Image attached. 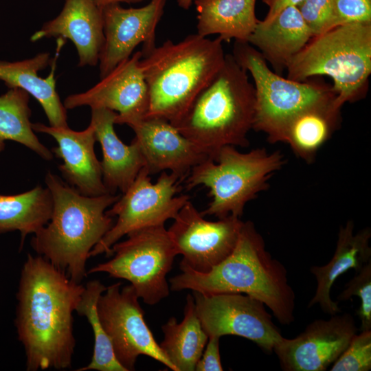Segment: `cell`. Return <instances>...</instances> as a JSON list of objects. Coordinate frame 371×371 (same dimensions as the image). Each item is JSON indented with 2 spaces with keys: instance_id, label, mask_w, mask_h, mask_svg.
Masks as SVG:
<instances>
[{
  "instance_id": "cell-1",
  "label": "cell",
  "mask_w": 371,
  "mask_h": 371,
  "mask_svg": "<svg viewBox=\"0 0 371 371\" xmlns=\"http://www.w3.org/2000/svg\"><path fill=\"white\" fill-rule=\"evenodd\" d=\"M84 289L43 256L27 254L14 320L27 371L71 368L76 347L73 313Z\"/></svg>"
},
{
  "instance_id": "cell-2",
  "label": "cell",
  "mask_w": 371,
  "mask_h": 371,
  "mask_svg": "<svg viewBox=\"0 0 371 371\" xmlns=\"http://www.w3.org/2000/svg\"><path fill=\"white\" fill-rule=\"evenodd\" d=\"M179 267L181 273L170 280L171 291L243 293L265 304L280 324L289 325L295 319V295L286 269L266 250L251 221L243 222L232 252L208 272H197L183 264Z\"/></svg>"
},
{
  "instance_id": "cell-3",
  "label": "cell",
  "mask_w": 371,
  "mask_h": 371,
  "mask_svg": "<svg viewBox=\"0 0 371 371\" xmlns=\"http://www.w3.org/2000/svg\"><path fill=\"white\" fill-rule=\"evenodd\" d=\"M45 182L53 201L52 214L48 223L34 234L31 246L71 280L80 283L87 276L90 251L114 224L106 210L120 195H83L49 171Z\"/></svg>"
},
{
  "instance_id": "cell-4",
  "label": "cell",
  "mask_w": 371,
  "mask_h": 371,
  "mask_svg": "<svg viewBox=\"0 0 371 371\" xmlns=\"http://www.w3.org/2000/svg\"><path fill=\"white\" fill-rule=\"evenodd\" d=\"M222 43L220 37L194 34L177 43L168 40L142 56L139 65L148 92L146 116L175 126L224 64Z\"/></svg>"
},
{
  "instance_id": "cell-5",
  "label": "cell",
  "mask_w": 371,
  "mask_h": 371,
  "mask_svg": "<svg viewBox=\"0 0 371 371\" xmlns=\"http://www.w3.org/2000/svg\"><path fill=\"white\" fill-rule=\"evenodd\" d=\"M255 109V88L247 71L226 54L221 69L175 126L211 157L225 146L249 145Z\"/></svg>"
},
{
  "instance_id": "cell-6",
  "label": "cell",
  "mask_w": 371,
  "mask_h": 371,
  "mask_svg": "<svg viewBox=\"0 0 371 371\" xmlns=\"http://www.w3.org/2000/svg\"><path fill=\"white\" fill-rule=\"evenodd\" d=\"M286 69L287 78L297 82L330 76L339 109L361 98L371 74V23L344 24L313 36Z\"/></svg>"
},
{
  "instance_id": "cell-7",
  "label": "cell",
  "mask_w": 371,
  "mask_h": 371,
  "mask_svg": "<svg viewBox=\"0 0 371 371\" xmlns=\"http://www.w3.org/2000/svg\"><path fill=\"white\" fill-rule=\"evenodd\" d=\"M284 164L279 151L256 148L247 153L225 146L195 166L185 179L189 191L198 186L209 188L212 200L201 212L203 216L240 218L245 205L269 187L268 181Z\"/></svg>"
},
{
  "instance_id": "cell-8",
  "label": "cell",
  "mask_w": 371,
  "mask_h": 371,
  "mask_svg": "<svg viewBox=\"0 0 371 371\" xmlns=\"http://www.w3.org/2000/svg\"><path fill=\"white\" fill-rule=\"evenodd\" d=\"M232 55L254 81L253 129L265 133L271 143L282 142L288 124L297 114L336 98L332 87L297 82L273 72L260 52L247 42L235 41Z\"/></svg>"
},
{
  "instance_id": "cell-9",
  "label": "cell",
  "mask_w": 371,
  "mask_h": 371,
  "mask_svg": "<svg viewBox=\"0 0 371 371\" xmlns=\"http://www.w3.org/2000/svg\"><path fill=\"white\" fill-rule=\"evenodd\" d=\"M111 247L113 258L87 271L128 281L139 298L154 305L170 294L166 276L179 255L164 225L135 230Z\"/></svg>"
},
{
  "instance_id": "cell-10",
  "label": "cell",
  "mask_w": 371,
  "mask_h": 371,
  "mask_svg": "<svg viewBox=\"0 0 371 371\" xmlns=\"http://www.w3.org/2000/svg\"><path fill=\"white\" fill-rule=\"evenodd\" d=\"M182 181L177 175L163 171L152 183L147 168H142L126 191L106 211L109 216H117V221L91 249L89 257L102 254L110 257L112 246L124 236L174 219L190 200L188 194L176 195Z\"/></svg>"
},
{
  "instance_id": "cell-11",
  "label": "cell",
  "mask_w": 371,
  "mask_h": 371,
  "mask_svg": "<svg viewBox=\"0 0 371 371\" xmlns=\"http://www.w3.org/2000/svg\"><path fill=\"white\" fill-rule=\"evenodd\" d=\"M121 286L122 282H117L107 286L97 304L100 322L117 360L126 371H132L138 357L143 355L177 371L146 324L135 289L131 284Z\"/></svg>"
},
{
  "instance_id": "cell-12",
  "label": "cell",
  "mask_w": 371,
  "mask_h": 371,
  "mask_svg": "<svg viewBox=\"0 0 371 371\" xmlns=\"http://www.w3.org/2000/svg\"><path fill=\"white\" fill-rule=\"evenodd\" d=\"M193 297L196 314L208 337H242L268 353L283 337L265 304L246 294L193 291Z\"/></svg>"
},
{
  "instance_id": "cell-13",
  "label": "cell",
  "mask_w": 371,
  "mask_h": 371,
  "mask_svg": "<svg viewBox=\"0 0 371 371\" xmlns=\"http://www.w3.org/2000/svg\"><path fill=\"white\" fill-rule=\"evenodd\" d=\"M243 224L240 218L232 215L216 221H207L189 200L168 232L178 254L183 256L180 264L206 273L232 252Z\"/></svg>"
},
{
  "instance_id": "cell-14",
  "label": "cell",
  "mask_w": 371,
  "mask_h": 371,
  "mask_svg": "<svg viewBox=\"0 0 371 371\" xmlns=\"http://www.w3.org/2000/svg\"><path fill=\"white\" fill-rule=\"evenodd\" d=\"M357 333L351 314L315 319L294 338L284 337L274 346L284 371H325L341 355Z\"/></svg>"
},
{
  "instance_id": "cell-15",
  "label": "cell",
  "mask_w": 371,
  "mask_h": 371,
  "mask_svg": "<svg viewBox=\"0 0 371 371\" xmlns=\"http://www.w3.org/2000/svg\"><path fill=\"white\" fill-rule=\"evenodd\" d=\"M141 51L119 63L89 90L69 95L64 100L66 109L82 106L117 111L115 124H128L146 115L148 92L139 65Z\"/></svg>"
},
{
  "instance_id": "cell-16",
  "label": "cell",
  "mask_w": 371,
  "mask_h": 371,
  "mask_svg": "<svg viewBox=\"0 0 371 371\" xmlns=\"http://www.w3.org/2000/svg\"><path fill=\"white\" fill-rule=\"evenodd\" d=\"M166 0H150L141 8H124L120 3L102 8L104 44L99 58L100 76L104 77L143 44L142 56L155 45V30Z\"/></svg>"
},
{
  "instance_id": "cell-17",
  "label": "cell",
  "mask_w": 371,
  "mask_h": 371,
  "mask_svg": "<svg viewBox=\"0 0 371 371\" xmlns=\"http://www.w3.org/2000/svg\"><path fill=\"white\" fill-rule=\"evenodd\" d=\"M135 133L150 175L170 170L184 181L210 155L183 136L168 120L144 116L127 124Z\"/></svg>"
},
{
  "instance_id": "cell-18",
  "label": "cell",
  "mask_w": 371,
  "mask_h": 371,
  "mask_svg": "<svg viewBox=\"0 0 371 371\" xmlns=\"http://www.w3.org/2000/svg\"><path fill=\"white\" fill-rule=\"evenodd\" d=\"M32 128L35 132L51 135L56 141L58 146L52 149V153L63 161L58 169L67 183L85 196L109 193L103 183L101 163L95 154L96 137L91 124L82 131L42 123H32Z\"/></svg>"
},
{
  "instance_id": "cell-19",
  "label": "cell",
  "mask_w": 371,
  "mask_h": 371,
  "mask_svg": "<svg viewBox=\"0 0 371 371\" xmlns=\"http://www.w3.org/2000/svg\"><path fill=\"white\" fill-rule=\"evenodd\" d=\"M69 39L78 54V66H95L99 63L104 44L102 10L91 0H65L60 14L43 24L30 38Z\"/></svg>"
},
{
  "instance_id": "cell-20",
  "label": "cell",
  "mask_w": 371,
  "mask_h": 371,
  "mask_svg": "<svg viewBox=\"0 0 371 371\" xmlns=\"http://www.w3.org/2000/svg\"><path fill=\"white\" fill-rule=\"evenodd\" d=\"M117 114L107 109L93 108L90 122L102 151L100 163L103 183L111 194L117 190L122 193L126 192L145 167L144 157L137 142L133 139L127 145L117 135L114 129Z\"/></svg>"
},
{
  "instance_id": "cell-21",
  "label": "cell",
  "mask_w": 371,
  "mask_h": 371,
  "mask_svg": "<svg viewBox=\"0 0 371 371\" xmlns=\"http://www.w3.org/2000/svg\"><path fill=\"white\" fill-rule=\"evenodd\" d=\"M354 227L352 221L341 226L331 260L325 265L311 267L310 271L316 278L317 288L308 308L318 304L324 313L330 315L340 312L338 304L330 297L333 284L349 269H353L358 272L371 260L370 229L367 227L355 233Z\"/></svg>"
},
{
  "instance_id": "cell-22",
  "label": "cell",
  "mask_w": 371,
  "mask_h": 371,
  "mask_svg": "<svg viewBox=\"0 0 371 371\" xmlns=\"http://www.w3.org/2000/svg\"><path fill=\"white\" fill-rule=\"evenodd\" d=\"M313 36L297 8L289 6L269 21L258 20L248 43L280 74Z\"/></svg>"
},
{
  "instance_id": "cell-23",
  "label": "cell",
  "mask_w": 371,
  "mask_h": 371,
  "mask_svg": "<svg viewBox=\"0 0 371 371\" xmlns=\"http://www.w3.org/2000/svg\"><path fill=\"white\" fill-rule=\"evenodd\" d=\"M57 54L53 60L51 73L46 78L38 76V72L52 61L47 52L21 61L0 60V80L9 89H21L36 98L43 109L50 126L67 127L66 109L56 90L54 70Z\"/></svg>"
},
{
  "instance_id": "cell-24",
  "label": "cell",
  "mask_w": 371,
  "mask_h": 371,
  "mask_svg": "<svg viewBox=\"0 0 371 371\" xmlns=\"http://www.w3.org/2000/svg\"><path fill=\"white\" fill-rule=\"evenodd\" d=\"M197 33L218 34L223 41L247 42L258 19L256 0H194Z\"/></svg>"
},
{
  "instance_id": "cell-25",
  "label": "cell",
  "mask_w": 371,
  "mask_h": 371,
  "mask_svg": "<svg viewBox=\"0 0 371 371\" xmlns=\"http://www.w3.org/2000/svg\"><path fill=\"white\" fill-rule=\"evenodd\" d=\"M335 100L308 108L288 124L282 142L307 163L313 162L319 149L328 140L341 119Z\"/></svg>"
},
{
  "instance_id": "cell-26",
  "label": "cell",
  "mask_w": 371,
  "mask_h": 371,
  "mask_svg": "<svg viewBox=\"0 0 371 371\" xmlns=\"http://www.w3.org/2000/svg\"><path fill=\"white\" fill-rule=\"evenodd\" d=\"M159 346L177 371H194L208 340L196 312L193 295L188 294L183 320L170 317L162 326Z\"/></svg>"
},
{
  "instance_id": "cell-27",
  "label": "cell",
  "mask_w": 371,
  "mask_h": 371,
  "mask_svg": "<svg viewBox=\"0 0 371 371\" xmlns=\"http://www.w3.org/2000/svg\"><path fill=\"white\" fill-rule=\"evenodd\" d=\"M52 210L47 188L38 186L18 194H0V234L19 231L21 248L28 234H36L48 223Z\"/></svg>"
},
{
  "instance_id": "cell-28",
  "label": "cell",
  "mask_w": 371,
  "mask_h": 371,
  "mask_svg": "<svg viewBox=\"0 0 371 371\" xmlns=\"http://www.w3.org/2000/svg\"><path fill=\"white\" fill-rule=\"evenodd\" d=\"M29 95L21 89L10 88L0 96V153L5 148V142L10 140L51 160L53 153L39 141L32 128Z\"/></svg>"
},
{
  "instance_id": "cell-29",
  "label": "cell",
  "mask_w": 371,
  "mask_h": 371,
  "mask_svg": "<svg viewBox=\"0 0 371 371\" xmlns=\"http://www.w3.org/2000/svg\"><path fill=\"white\" fill-rule=\"evenodd\" d=\"M106 289V286L98 280L88 282L75 309L79 315L87 317L94 335L92 359L88 365L76 369V371H126L117 360L98 316V301Z\"/></svg>"
},
{
  "instance_id": "cell-30",
  "label": "cell",
  "mask_w": 371,
  "mask_h": 371,
  "mask_svg": "<svg viewBox=\"0 0 371 371\" xmlns=\"http://www.w3.org/2000/svg\"><path fill=\"white\" fill-rule=\"evenodd\" d=\"M346 289L339 295L337 299L345 301L352 296L361 300V304L357 311L361 321V331L371 330V260H369L346 285Z\"/></svg>"
},
{
  "instance_id": "cell-31",
  "label": "cell",
  "mask_w": 371,
  "mask_h": 371,
  "mask_svg": "<svg viewBox=\"0 0 371 371\" xmlns=\"http://www.w3.org/2000/svg\"><path fill=\"white\" fill-rule=\"evenodd\" d=\"M371 369V330L355 334L332 364L330 371H369Z\"/></svg>"
},
{
  "instance_id": "cell-32",
  "label": "cell",
  "mask_w": 371,
  "mask_h": 371,
  "mask_svg": "<svg viewBox=\"0 0 371 371\" xmlns=\"http://www.w3.org/2000/svg\"><path fill=\"white\" fill-rule=\"evenodd\" d=\"M296 7L313 36L337 27L335 0H304Z\"/></svg>"
},
{
  "instance_id": "cell-33",
  "label": "cell",
  "mask_w": 371,
  "mask_h": 371,
  "mask_svg": "<svg viewBox=\"0 0 371 371\" xmlns=\"http://www.w3.org/2000/svg\"><path fill=\"white\" fill-rule=\"evenodd\" d=\"M337 26L371 23V0H335Z\"/></svg>"
},
{
  "instance_id": "cell-34",
  "label": "cell",
  "mask_w": 371,
  "mask_h": 371,
  "mask_svg": "<svg viewBox=\"0 0 371 371\" xmlns=\"http://www.w3.org/2000/svg\"><path fill=\"white\" fill-rule=\"evenodd\" d=\"M219 339L217 336L208 337L202 355L198 361L196 371H222L221 355L219 350Z\"/></svg>"
},
{
  "instance_id": "cell-35",
  "label": "cell",
  "mask_w": 371,
  "mask_h": 371,
  "mask_svg": "<svg viewBox=\"0 0 371 371\" xmlns=\"http://www.w3.org/2000/svg\"><path fill=\"white\" fill-rule=\"evenodd\" d=\"M269 7L268 13L263 21L272 19L283 9L289 6H297L304 0H262Z\"/></svg>"
},
{
  "instance_id": "cell-36",
  "label": "cell",
  "mask_w": 371,
  "mask_h": 371,
  "mask_svg": "<svg viewBox=\"0 0 371 371\" xmlns=\"http://www.w3.org/2000/svg\"><path fill=\"white\" fill-rule=\"evenodd\" d=\"M91 1L100 8H103L106 5L115 4V3H120L122 2L127 3H139L145 0H91Z\"/></svg>"
},
{
  "instance_id": "cell-37",
  "label": "cell",
  "mask_w": 371,
  "mask_h": 371,
  "mask_svg": "<svg viewBox=\"0 0 371 371\" xmlns=\"http://www.w3.org/2000/svg\"><path fill=\"white\" fill-rule=\"evenodd\" d=\"M192 1L193 0H177V3L180 8L188 10L191 6Z\"/></svg>"
}]
</instances>
